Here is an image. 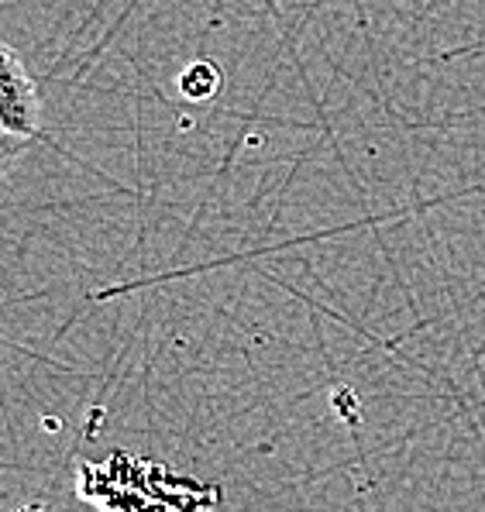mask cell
<instances>
[{
    "instance_id": "7a4b0ae2",
    "label": "cell",
    "mask_w": 485,
    "mask_h": 512,
    "mask_svg": "<svg viewBox=\"0 0 485 512\" xmlns=\"http://www.w3.org/2000/svg\"><path fill=\"white\" fill-rule=\"evenodd\" d=\"M221 80L224 76L214 62L197 59L179 73V93H183L186 100H193V104H203V100H210L217 90H221Z\"/></svg>"
},
{
    "instance_id": "6da1fadb",
    "label": "cell",
    "mask_w": 485,
    "mask_h": 512,
    "mask_svg": "<svg viewBox=\"0 0 485 512\" xmlns=\"http://www.w3.org/2000/svg\"><path fill=\"white\" fill-rule=\"evenodd\" d=\"M0 131L7 155L14 152V145H28L42 135V97L11 45H0Z\"/></svg>"
}]
</instances>
